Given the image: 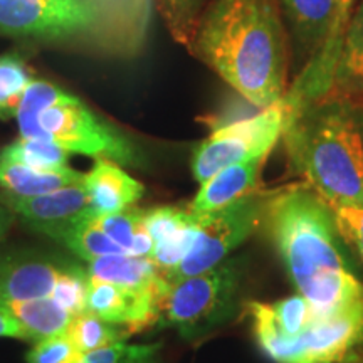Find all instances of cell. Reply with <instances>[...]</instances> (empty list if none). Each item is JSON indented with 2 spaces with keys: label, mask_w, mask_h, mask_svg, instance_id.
Returning a JSON list of instances; mask_svg holds the SVG:
<instances>
[{
  "label": "cell",
  "mask_w": 363,
  "mask_h": 363,
  "mask_svg": "<svg viewBox=\"0 0 363 363\" xmlns=\"http://www.w3.org/2000/svg\"><path fill=\"white\" fill-rule=\"evenodd\" d=\"M189 51L259 110L286 94L289 34L278 0H208Z\"/></svg>",
  "instance_id": "6da1fadb"
},
{
  "label": "cell",
  "mask_w": 363,
  "mask_h": 363,
  "mask_svg": "<svg viewBox=\"0 0 363 363\" xmlns=\"http://www.w3.org/2000/svg\"><path fill=\"white\" fill-rule=\"evenodd\" d=\"M291 169L330 207L363 203V104L330 93L286 121Z\"/></svg>",
  "instance_id": "7a4b0ae2"
},
{
  "label": "cell",
  "mask_w": 363,
  "mask_h": 363,
  "mask_svg": "<svg viewBox=\"0 0 363 363\" xmlns=\"http://www.w3.org/2000/svg\"><path fill=\"white\" fill-rule=\"evenodd\" d=\"M264 220L298 293L330 272L350 269L340 247L333 212L310 185L272 194Z\"/></svg>",
  "instance_id": "3957f363"
},
{
  "label": "cell",
  "mask_w": 363,
  "mask_h": 363,
  "mask_svg": "<svg viewBox=\"0 0 363 363\" xmlns=\"http://www.w3.org/2000/svg\"><path fill=\"white\" fill-rule=\"evenodd\" d=\"M242 261H222L201 274L170 284L160 305V320L185 340H197L219 328L239 308Z\"/></svg>",
  "instance_id": "277c9868"
},
{
  "label": "cell",
  "mask_w": 363,
  "mask_h": 363,
  "mask_svg": "<svg viewBox=\"0 0 363 363\" xmlns=\"http://www.w3.org/2000/svg\"><path fill=\"white\" fill-rule=\"evenodd\" d=\"M106 27L103 0H0V35L94 40Z\"/></svg>",
  "instance_id": "5b68a950"
},
{
  "label": "cell",
  "mask_w": 363,
  "mask_h": 363,
  "mask_svg": "<svg viewBox=\"0 0 363 363\" xmlns=\"http://www.w3.org/2000/svg\"><path fill=\"white\" fill-rule=\"evenodd\" d=\"M271 195V192L256 190L211 214L197 216L199 227L194 246L179 266L163 274L169 284L201 274L225 261L229 254L251 238L264 220Z\"/></svg>",
  "instance_id": "8992f818"
},
{
  "label": "cell",
  "mask_w": 363,
  "mask_h": 363,
  "mask_svg": "<svg viewBox=\"0 0 363 363\" xmlns=\"http://www.w3.org/2000/svg\"><path fill=\"white\" fill-rule=\"evenodd\" d=\"M288 111L283 98L257 115L217 128L199 145L192 157L195 180L203 182L234 163L269 155L284 133Z\"/></svg>",
  "instance_id": "52a82bcc"
},
{
  "label": "cell",
  "mask_w": 363,
  "mask_h": 363,
  "mask_svg": "<svg viewBox=\"0 0 363 363\" xmlns=\"http://www.w3.org/2000/svg\"><path fill=\"white\" fill-rule=\"evenodd\" d=\"M38 121L40 140L56 143L66 152L110 160L118 165L133 167L138 163L135 145L115 126L99 120L78 98L48 108Z\"/></svg>",
  "instance_id": "ba28073f"
},
{
  "label": "cell",
  "mask_w": 363,
  "mask_h": 363,
  "mask_svg": "<svg viewBox=\"0 0 363 363\" xmlns=\"http://www.w3.org/2000/svg\"><path fill=\"white\" fill-rule=\"evenodd\" d=\"M79 271V264L57 254L0 249V303L54 298L57 286Z\"/></svg>",
  "instance_id": "9c48e42d"
},
{
  "label": "cell",
  "mask_w": 363,
  "mask_h": 363,
  "mask_svg": "<svg viewBox=\"0 0 363 363\" xmlns=\"http://www.w3.org/2000/svg\"><path fill=\"white\" fill-rule=\"evenodd\" d=\"M360 0H333L328 30L318 51L313 54L293 88L286 91L283 103L288 111V120L301 111L308 104L328 96L333 88L335 71L342 52L345 34L355 13Z\"/></svg>",
  "instance_id": "30bf717a"
},
{
  "label": "cell",
  "mask_w": 363,
  "mask_h": 363,
  "mask_svg": "<svg viewBox=\"0 0 363 363\" xmlns=\"http://www.w3.org/2000/svg\"><path fill=\"white\" fill-rule=\"evenodd\" d=\"M363 342V303L291 340L288 363H343Z\"/></svg>",
  "instance_id": "8fae6325"
},
{
  "label": "cell",
  "mask_w": 363,
  "mask_h": 363,
  "mask_svg": "<svg viewBox=\"0 0 363 363\" xmlns=\"http://www.w3.org/2000/svg\"><path fill=\"white\" fill-rule=\"evenodd\" d=\"M162 299L163 296L158 293L125 288L89 276L86 288V311L133 333L158 323Z\"/></svg>",
  "instance_id": "7c38bea8"
},
{
  "label": "cell",
  "mask_w": 363,
  "mask_h": 363,
  "mask_svg": "<svg viewBox=\"0 0 363 363\" xmlns=\"http://www.w3.org/2000/svg\"><path fill=\"white\" fill-rule=\"evenodd\" d=\"M0 203L11 208L13 214L19 216L34 230L81 216H91L84 182L39 195L0 192Z\"/></svg>",
  "instance_id": "4fadbf2b"
},
{
  "label": "cell",
  "mask_w": 363,
  "mask_h": 363,
  "mask_svg": "<svg viewBox=\"0 0 363 363\" xmlns=\"http://www.w3.org/2000/svg\"><path fill=\"white\" fill-rule=\"evenodd\" d=\"M269 155L254 157L251 160L234 163L212 175L201 185L189 212L194 216H206L239 201L240 197L256 192L259 185L262 167Z\"/></svg>",
  "instance_id": "5bb4252c"
},
{
  "label": "cell",
  "mask_w": 363,
  "mask_h": 363,
  "mask_svg": "<svg viewBox=\"0 0 363 363\" xmlns=\"http://www.w3.org/2000/svg\"><path fill=\"white\" fill-rule=\"evenodd\" d=\"M84 189L93 217L115 214L133 207L143 197L145 187L110 160H96V165L84 175Z\"/></svg>",
  "instance_id": "9a60e30c"
},
{
  "label": "cell",
  "mask_w": 363,
  "mask_h": 363,
  "mask_svg": "<svg viewBox=\"0 0 363 363\" xmlns=\"http://www.w3.org/2000/svg\"><path fill=\"white\" fill-rule=\"evenodd\" d=\"M88 274L108 283H115L125 288L145 289L162 294L165 298L170 284L163 272L158 269L150 257H140L133 254H111L89 262Z\"/></svg>",
  "instance_id": "2e32d148"
},
{
  "label": "cell",
  "mask_w": 363,
  "mask_h": 363,
  "mask_svg": "<svg viewBox=\"0 0 363 363\" xmlns=\"http://www.w3.org/2000/svg\"><path fill=\"white\" fill-rule=\"evenodd\" d=\"M38 233L57 240L71 252H74L79 259L88 262L111 254L125 252L115 240L108 238L93 216H81L59 224L40 227Z\"/></svg>",
  "instance_id": "e0dca14e"
},
{
  "label": "cell",
  "mask_w": 363,
  "mask_h": 363,
  "mask_svg": "<svg viewBox=\"0 0 363 363\" xmlns=\"http://www.w3.org/2000/svg\"><path fill=\"white\" fill-rule=\"evenodd\" d=\"M288 34L311 56L328 30L333 0H278Z\"/></svg>",
  "instance_id": "ac0fdd59"
},
{
  "label": "cell",
  "mask_w": 363,
  "mask_h": 363,
  "mask_svg": "<svg viewBox=\"0 0 363 363\" xmlns=\"http://www.w3.org/2000/svg\"><path fill=\"white\" fill-rule=\"evenodd\" d=\"M0 308L19 321L29 337V342L34 343L54 337V335L65 333L74 316L65 306L59 305L54 298L6 301L0 303Z\"/></svg>",
  "instance_id": "d6986e66"
},
{
  "label": "cell",
  "mask_w": 363,
  "mask_h": 363,
  "mask_svg": "<svg viewBox=\"0 0 363 363\" xmlns=\"http://www.w3.org/2000/svg\"><path fill=\"white\" fill-rule=\"evenodd\" d=\"M84 175L74 169L45 172L22 163L0 160V187L16 195H39L83 184Z\"/></svg>",
  "instance_id": "ffe728a7"
},
{
  "label": "cell",
  "mask_w": 363,
  "mask_h": 363,
  "mask_svg": "<svg viewBox=\"0 0 363 363\" xmlns=\"http://www.w3.org/2000/svg\"><path fill=\"white\" fill-rule=\"evenodd\" d=\"M363 86V0L353 13L347 34H345L342 52H340L333 88L330 93L353 96Z\"/></svg>",
  "instance_id": "44dd1931"
},
{
  "label": "cell",
  "mask_w": 363,
  "mask_h": 363,
  "mask_svg": "<svg viewBox=\"0 0 363 363\" xmlns=\"http://www.w3.org/2000/svg\"><path fill=\"white\" fill-rule=\"evenodd\" d=\"M74 96L67 94L66 91L59 89L57 86L45 81H30L24 94H22L16 118L19 123L21 138L40 140V130L38 118L40 113L54 104L67 103Z\"/></svg>",
  "instance_id": "7402d4cb"
},
{
  "label": "cell",
  "mask_w": 363,
  "mask_h": 363,
  "mask_svg": "<svg viewBox=\"0 0 363 363\" xmlns=\"http://www.w3.org/2000/svg\"><path fill=\"white\" fill-rule=\"evenodd\" d=\"M0 160L22 163L45 172L69 170V152L45 140L21 138L0 152Z\"/></svg>",
  "instance_id": "603a6c76"
},
{
  "label": "cell",
  "mask_w": 363,
  "mask_h": 363,
  "mask_svg": "<svg viewBox=\"0 0 363 363\" xmlns=\"http://www.w3.org/2000/svg\"><path fill=\"white\" fill-rule=\"evenodd\" d=\"M72 343L83 353H89L108 345L125 342L130 331L120 325L108 323L89 311H83L72 316V321L67 328Z\"/></svg>",
  "instance_id": "cb8c5ba5"
},
{
  "label": "cell",
  "mask_w": 363,
  "mask_h": 363,
  "mask_svg": "<svg viewBox=\"0 0 363 363\" xmlns=\"http://www.w3.org/2000/svg\"><path fill=\"white\" fill-rule=\"evenodd\" d=\"M208 0H157L167 29L177 43L190 48Z\"/></svg>",
  "instance_id": "d4e9b609"
},
{
  "label": "cell",
  "mask_w": 363,
  "mask_h": 363,
  "mask_svg": "<svg viewBox=\"0 0 363 363\" xmlns=\"http://www.w3.org/2000/svg\"><path fill=\"white\" fill-rule=\"evenodd\" d=\"M271 311L276 328L288 342L301 337L313 325L310 303L299 293L272 303Z\"/></svg>",
  "instance_id": "484cf974"
},
{
  "label": "cell",
  "mask_w": 363,
  "mask_h": 363,
  "mask_svg": "<svg viewBox=\"0 0 363 363\" xmlns=\"http://www.w3.org/2000/svg\"><path fill=\"white\" fill-rule=\"evenodd\" d=\"M30 83L29 72L17 57H0V118L16 116L21 98Z\"/></svg>",
  "instance_id": "4316f807"
},
{
  "label": "cell",
  "mask_w": 363,
  "mask_h": 363,
  "mask_svg": "<svg viewBox=\"0 0 363 363\" xmlns=\"http://www.w3.org/2000/svg\"><path fill=\"white\" fill-rule=\"evenodd\" d=\"M94 219L108 234V238L115 240L118 246L128 254H133L136 239L147 230L143 225V211L135 207H128L115 214L94 217Z\"/></svg>",
  "instance_id": "83f0119b"
},
{
  "label": "cell",
  "mask_w": 363,
  "mask_h": 363,
  "mask_svg": "<svg viewBox=\"0 0 363 363\" xmlns=\"http://www.w3.org/2000/svg\"><path fill=\"white\" fill-rule=\"evenodd\" d=\"M197 227L199 220L197 216H195V219L190 222L189 225L182 227L180 230H177V233L174 235H170L169 239L157 242L155 246H153L150 259L155 262L157 267L163 272V274L172 271L184 261V257L189 254L190 247L194 246L195 235H197Z\"/></svg>",
  "instance_id": "f1b7e54d"
},
{
  "label": "cell",
  "mask_w": 363,
  "mask_h": 363,
  "mask_svg": "<svg viewBox=\"0 0 363 363\" xmlns=\"http://www.w3.org/2000/svg\"><path fill=\"white\" fill-rule=\"evenodd\" d=\"M160 348V343L128 345L118 342L84 353L79 363H155Z\"/></svg>",
  "instance_id": "f546056e"
},
{
  "label": "cell",
  "mask_w": 363,
  "mask_h": 363,
  "mask_svg": "<svg viewBox=\"0 0 363 363\" xmlns=\"http://www.w3.org/2000/svg\"><path fill=\"white\" fill-rule=\"evenodd\" d=\"M194 219L195 216L190 214L189 208L182 211L175 207H157L143 212V225L150 238L153 239V246L169 239L170 235H174L182 227L189 225Z\"/></svg>",
  "instance_id": "4dcf8cb0"
},
{
  "label": "cell",
  "mask_w": 363,
  "mask_h": 363,
  "mask_svg": "<svg viewBox=\"0 0 363 363\" xmlns=\"http://www.w3.org/2000/svg\"><path fill=\"white\" fill-rule=\"evenodd\" d=\"M83 353L78 350L67 331L44 338L27 353V363H79Z\"/></svg>",
  "instance_id": "1f68e13d"
},
{
  "label": "cell",
  "mask_w": 363,
  "mask_h": 363,
  "mask_svg": "<svg viewBox=\"0 0 363 363\" xmlns=\"http://www.w3.org/2000/svg\"><path fill=\"white\" fill-rule=\"evenodd\" d=\"M340 239L348 244L363 262V203L330 207Z\"/></svg>",
  "instance_id": "d6a6232c"
},
{
  "label": "cell",
  "mask_w": 363,
  "mask_h": 363,
  "mask_svg": "<svg viewBox=\"0 0 363 363\" xmlns=\"http://www.w3.org/2000/svg\"><path fill=\"white\" fill-rule=\"evenodd\" d=\"M0 338H17L29 342V337H27L26 330L22 328L19 321L2 308H0Z\"/></svg>",
  "instance_id": "836d02e7"
},
{
  "label": "cell",
  "mask_w": 363,
  "mask_h": 363,
  "mask_svg": "<svg viewBox=\"0 0 363 363\" xmlns=\"http://www.w3.org/2000/svg\"><path fill=\"white\" fill-rule=\"evenodd\" d=\"M13 219H16V214L11 211V208L0 203V242L6 239V235L13 224Z\"/></svg>",
  "instance_id": "e575fe53"
},
{
  "label": "cell",
  "mask_w": 363,
  "mask_h": 363,
  "mask_svg": "<svg viewBox=\"0 0 363 363\" xmlns=\"http://www.w3.org/2000/svg\"><path fill=\"white\" fill-rule=\"evenodd\" d=\"M350 98H353V99H357V101H360V103L363 104V86H362V88H360V89H358V91H357V93H355V94H353V96H350Z\"/></svg>",
  "instance_id": "d590c367"
}]
</instances>
